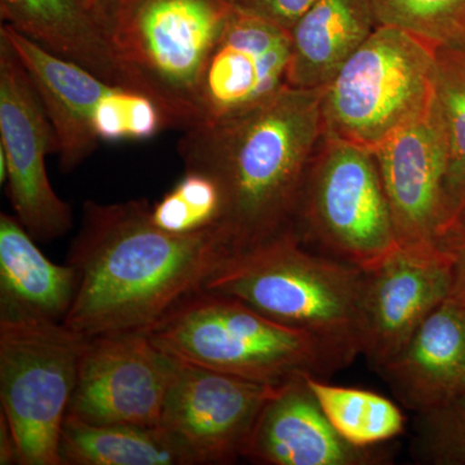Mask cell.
<instances>
[{
    "instance_id": "10",
    "label": "cell",
    "mask_w": 465,
    "mask_h": 465,
    "mask_svg": "<svg viewBox=\"0 0 465 465\" xmlns=\"http://www.w3.org/2000/svg\"><path fill=\"white\" fill-rule=\"evenodd\" d=\"M176 367L148 331L85 338L67 415L91 424L159 427Z\"/></svg>"
},
{
    "instance_id": "2",
    "label": "cell",
    "mask_w": 465,
    "mask_h": 465,
    "mask_svg": "<svg viewBox=\"0 0 465 465\" xmlns=\"http://www.w3.org/2000/svg\"><path fill=\"white\" fill-rule=\"evenodd\" d=\"M322 139V88L284 85L232 121L189 128L177 150L186 170L219 183L225 200L220 229L237 253L293 229Z\"/></svg>"
},
{
    "instance_id": "1",
    "label": "cell",
    "mask_w": 465,
    "mask_h": 465,
    "mask_svg": "<svg viewBox=\"0 0 465 465\" xmlns=\"http://www.w3.org/2000/svg\"><path fill=\"white\" fill-rule=\"evenodd\" d=\"M145 200L87 201L67 264L78 277L64 324L84 338L149 331L232 255L220 228L171 234L150 220Z\"/></svg>"
},
{
    "instance_id": "21",
    "label": "cell",
    "mask_w": 465,
    "mask_h": 465,
    "mask_svg": "<svg viewBox=\"0 0 465 465\" xmlns=\"http://www.w3.org/2000/svg\"><path fill=\"white\" fill-rule=\"evenodd\" d=\"M61 465H203L163 427L100 425L66 415L58 443Z\"/></svg>"
},
{
    "instance_id": "23",
    "label": "cell",
    "mask_w": 465,
    "mask_h": 465,
    "mask_svg": "<svg viewBox=\"0 0 465 465\" xmlns=\"http://www.w3.org/2000/svg\"><path fill=\"white\" fill-rule=\"evenodd\" d=\"M436 101L448 142L449 240L465 228V41L437 48Z\"/></svg>"
},
{
    "instance_id": "9",
    "label": "cell",
    "mask_w": 465,
    "mask_h": 465,
    "mask_svg": "<svg viewBox=\"0 0 465 465\" xmlns=\"http://www.w3.org/2000/svg\"><path fill=\"white\" fill-rule=\"evenodd\" d=\"M0 142L15 217L35 241L64 237L73 229L72 207L54 192L45 166V157L57 152L56 134L25 67L3 38Z\"/></svg>"
},
{
    "instance_id": "20",
    "label": "cell",
    "mask_w": 465,
    "mask_h": 465,
    "mask_svg": "<svg viewBox=\"0 0 465 465\" xmlns=\"http://www.w3.org/2000/svg\"><path fill=\"white\" fill-rule=\"evenodd\" d=\"M376 27L371 0H317L290 32L287 85L324 87Z\"/></svg>"
},
{
    "instance_id": "15",
    "label": "cell",
    "mask_w": 465,
    "mask_h": 465,
    "mask_svg": "<svg viewBox=\"0 0 465 465\" xmlns=\"http://www.w3.org/2000/svg\"><path fill=\"white\" fill-rule=\"evenodd\" d=\"M299 375L277 385L242 449V459L262 465H381L379 448L361 449L341 439Z\"/></svg>"
},
{
    "instance_id": "18",
    "label": "cell",
    "mask_w": 465,
    "mask_h": 465,
    "mask_svg": "<svg viewBox=\"0 0 465 465\" xmlns=\"http://www.w3.org/2000/svg\"><path fill=\"white\" fill-rule=\"evenodd\" d=\"M0 16L54 56L84 67L106 84L146 94L88 0H0Z\"/></svg>"
},
{
    "instance_id": "26",
    "label": "cell",
    "mask_w": 465,
    "mask_h": 465,
    "mask_svg": "<svg viewBox=\"0 0 465 465\" xmlns=\"http://www.w3.org/2000/svg\"><path fill=\"white\" fill-rule=\"evenodd\" d=\"M168 127L157 103L143 92L110 85L94 116L100 142H143Z\"/></svg>"
},
{
    "instance_id": "13",
    "label": "cell",
    "mask_w": 465,
    "mask_h": 465,
    "mask_svg": "<svg viewBox=\"0 0 465 465\" xmlns=\"http://www.w3.org/2000/svg\"><path fill=\"white\" fill-rule=\"evenodd\" d=\"M290 58L291 33L237 5L202 72L197 125L225 124L271 100L287 85Z\"/></svg>"
},
{
    "instance_id": "3",
    "label": "cell",
    "mask_w": 465,
    "mask_h": 465,
    "mask_svg": "<svg viewBox=\"0 0 465 465\" xmlns=\"http://www.w3.org/2000/svg\"><path fill=\"white\" fill-rule=\"evenodd\" d=\"M363 281L365 272L309 250L291 229L232 253L203 289L240 299L275 322L305 333L338 371L361 356Z\"/></svg>"
},
{
    "instance_id": "8",
    "label": "cell",
    "mask_w": 465,
    "mask_h": 465,
    "mask_svg": "<svg viewBox=\"0 0 465 465\" xmlns=\"http://www.w3.org/2000/svg\"><path fill=\"white\" fill-rule=\"evenodd\" d=\"M85 338L63 322L0 321V402L18 464L61 465V430Z\"/></svg>"
},
{
    "instance_id": "31",
    "label": "cell",
    "mask_w": 465,
    "mask_h": 465,
    "mask_svg": "<svg viewBox=\"0 0 465 465\" xmlns=\"http://www.w3.org/2000/svg\"><path fill=\"white\" fill-rule=\"evenodd\" d=\"M88 2H90V3H91V5H92V3H94V0H88Z\"/></svg>"
},
{
    "instance_id": "27",
    "label": "cell",
    "mask_w": 465,
    "mask_h": 465,
    "mask_svg": "<svg viewBox=\"0 0 465 465\" xmlns=\"http://www.w3.org/2000/svg\"><path fill=\"white\" fill-rule=\"evenodd\" d=\"M411 455L419 464L465 465V393L416 414Z\"/></svg>"
},
{
    "instance_id": "11",
    "label": "cell",
    "mask_w": 465,
    "mask_h": 465,
    "mask_svg": "<svg viewBox=\"0 0 465 465\" xmlns=\"http://www.w3.org/2000/svg\"><path fill=\"white\" fill-rule=\"evenodd\" d=\"M372 153L400 246H442L449 237V152L437 101Z\"/></svg>"
},
{
    "instance_id": "22",
    "label": "cell",
    "mask_w": 465,
    "mask_h": 465,
    "mask_svg": "<svg viewBox=\"0 0 465 465\" xmlns=\"http://www.w3.org/2000/svg\"><path fill=\"white\" fill-rule=\"evenodd\" d=\"M307 382L327 420L351 445L379 448L405 432L402 410L387 397L361 388L332 385L320 376L308 375Z\"/></svg>"
},
{
    "instance_id": "16",
    "label": "cell",
    "mask_w": 465,
    "mask_h": 465,
    "mask_svg": "<svg viewBox=\"0 0 465 465\" xmlns=\"http://www.w3.org/2000/svg\"><path fill=\"white\" fill-rule=\"evenodd\" d=\"M0 38L11 45L41 97L56 134L61 171L75 170L99 145L94 116L113 84L84 67L54 56L7 24L2 23Z\"/></svg>"
},
{
    "instance_id": "24",
    "label": "cell",
    "mask_w": 465,
    "mask_h": 465,
    "mask_svg": "<svg viewBox=\"0 0 465 465\" xmlns=\"http://www.w3.org/2000/svg\"><path fill=\"white\" fill-rule=\"evenodd\" d=\"M224 193L210 174L186 170L183 179L150 207V220L162 231L188 235L220 228Z\"/></svg>"
},
{
    "instance_id": "17",
    "label": "cell",
    "mask_w": 465,
    "mask_h": 465,
    "mask_svg": "<svg viewBox=\"0 0 465 465\" xmlns=\"http://www.w3.org/2000/svg\"><path fill=\"white\" fill-rule=\"evenodd\" d=\"M378 372L415 414L460 397L465 393V307L446 299Z\"/></svg>"
},
{
    "instance_id": "6",
    "label": "cell",
    "mask_w": 465,
    "mask_h": 465,
    "mask_svg": "<svg viewBox=\"0 0 465 465\" xmlns=\"http://www.w3.org/2000/svg\"><path fill=\"white\" fill-rule=\"evenodd\" d=\"M437 48L378 26L322 87L323 137L375 150L436 101Z\"/></svg>"
},
{
    "instance_id": "5",
    "label": "cell",
    "mask_w": 465,
    "mask_h": 465,
    "mask_svg": "<svg viewBox=\"0 0 465 465\" xmlns=\"http://www.w3.org/2000/svg\"><path fill=\"white\" fill-rule=\"evenodd\" d=\"M148 332L176 360L264 384L336 371L305 333L213 291L201 289L186 296Z\"/></svg>"
},
{
    "instance_id": "12",
    "label": "cell",
    "mask_w": 465,
    "mask_h": 465,
    "mask_svg": "<svg viewBox=\"0 0 465 465\" xmlns=\"http://www.w3.org/2000/svg\"><path fill=\"white\" fill-rule=\"evenodd\" d=\"M451 256L442 246L403 247L365 272L360 309L361 356L376 371L449 299Z\"/></svg>"
},
{
    "instance_id": "19",
    "label": "cell",
    "mask_w": 465,
    "mask_h": 465,
    "mask_svg": "<svg viewBox=\"0 0 465 465\" xmlns=\"http://www.w3.org/2000/svg\"><path fill=\"white\" fill-rule=\"evenodd\" d=\"M76 287L72 265L51 262L16 217L0 213V321L64 322Z\"/></svg>"
},
{
    "instance_id": "29",
    "label": "cell",
    "mask_w": 465,
    "mask_h": 465,
    "mask_svg": "<svg viewBox=\"0 0 465 465\" xmlns=\"http://www.w3.org/2000/svg\"><path fill=\"white\" fill-rule=\"evenodd\" d=\"M443 249L451 256L452 286L449 299L465 307V228L450 237Z\"/></svg>"
},
{
    "instance_id": "25",
    "label": "cell",
    "mask_w": 465,
    "mask_h": 465,
    "mask_svg": "<svg viewBox=\"0 0 465 465\" xmlns=\"http://www.w3.org/2000/svg\"><path fill=\"white\" fill-rule=\"evenodd\" d=\"M378 26L396 27L440 48L465 41V0H371Z\"/></svg>"
},
{
    "instance_id": "4",
    "label": "cell",
    "mask_w": 465,
    "mask_h": 465,
    "mask_svg": "<svg viewBox=\"0 0 465 465\" xmlns=\"http://www.w3.org/2000/svg\"><path fill=\"white\" fill-rule=\"evenodd\" d=\"M92 7L168 127L197 125L198 84L235 0H94Z\"/></svg>"
},
{
    "instance_id": "7",
    "label": "cell",
    "mask_w": 465,
    "mask_h": 465,
    "mask_svg": "<svg viewBox=\"0 0 465 465\" xmlns=\"http://www.w3.org/2000/svg\"><path fill=\"white\" fill-rule=\"evenodd\" d=\"M293 229L326 255L367 272L400 247L374 153L323 137Z\"/></svg>"
},
{
    "instance_id": "30",
    "label": "cell",
    "mask_w": 465,
    "mask_h": 465,
    "mask_svg": "<svg viewBox=\"0 0 465 465\" xmlns=\"http://www.w3.org/2000/svg\"><path fill=\"white\" fill-rule=\"evenodd\" d=\"M0 464H18L16 440L7 419L0 412Z\"/></svg>"
},
{
    "instance_id": "14",
    "label": "cell",
    "mask_w": 465,
    "mask_h": 465,
    "mask_svg": "<svg viewBox=\"0 0 465 465\" xmlns=\"http://www.w3.org/2000/svg\"><path fill=\"white\" fill-rule=\"evenodd\" d=\"M275 387L177 360L159 427L183 440L203 465L235 463Z\"/></svg>"
},
{
    "instance_id": "28",
    "label": "cell",
    "mask_w": 465,
    "mask_h": 465,
    "mask_svg": "<svg viewBox=\"0 0 465 465\" xmlns=\"http://www.w3.org/2000/svg\"><path fill=\"white\" fill-rule=\"evenodd\" d=\"M317 0H235L238 7L259 15L291 32Z\"/></svg>"
}]
</instances>
